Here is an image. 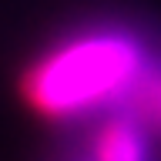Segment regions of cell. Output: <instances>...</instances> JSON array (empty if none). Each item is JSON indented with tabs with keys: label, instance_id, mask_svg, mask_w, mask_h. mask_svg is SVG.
I'll use <instances>...</instances> for the list:
<instances>
[{
	"label": "cell",
	"instance_id": "7a4b0ae2",
	"mask_svg": "<svg viewBox=\"0 0 161 161\" xmlns=\"http://www.w3.org/2000/svg\"><path fill=\"white\" fill-rule=\"evenodd\" d=\"M87 161H154L148 128L124 111H114L94 131L87 144Z\"/></svg>",
	"mask_w": 161,
	"mask_h": 161
},
{
	"label": "cell",
	"instance_id": "3957f363",
	"mask_svg": "<svg viewBox=\"0 0 161 161\" xmlns=\"http://www.w3.org/2000/svg\"><path fill=\"white\" fill-rule=\"evenodd\" d=\"M118 111L138 118L148 131H161V60H148L144 74L138 77V84L131 87V94Z\"/></svg>",
	"mask_w": 161,
	"mask_h": 161
},
{
	"label": "cell",
	"instance_id": "6da1fadb",
	"mask_svg": "<svg viewBox=\"0 0 161 161\" xmlns=\"http://www.w3.org/2000/svg\"><path fill=\"white\" fill-rule=\"evenodd\" d=\"M151 57L148 44L131 27H80L24 67L20 97L47 121L118 111Z\"/></svg>",
	"mask_w": 161,
	"mask_h": 161
}]
</instances>
